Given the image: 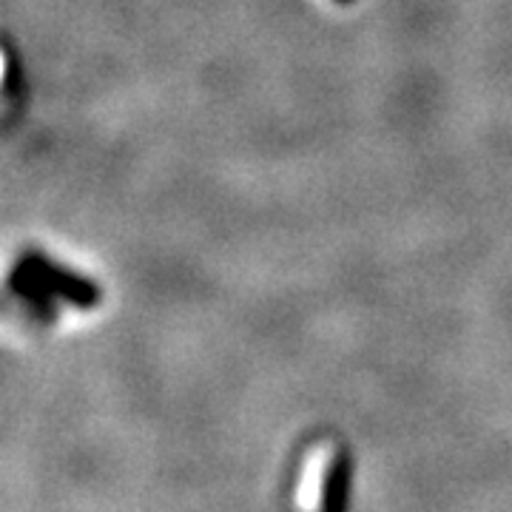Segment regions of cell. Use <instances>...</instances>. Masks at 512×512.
Here are the masks:
<instances>
[{"label": "cell", "mask_w": 512, "mask_h": 512, "mask_svg": "<svg viewBox=\"0 0 512 512\" xmlns=\"http://www.w3.org/2000/svg\"><path fill=\"white\" fill-rule=\"evenodd\" d=\"M333 3H350V0H333Z\"/></svg>", "instance_id": "cell-3"}, {"label": "cell", "mask_w": 512, "mask_h": 512, "mask_svg": "<svg viewBox=\"0 0 512 512\" xmlns=\"http://www.w3.org/2000/svg\"><path fill=\"white\" fill-rule=\"evenodd\" d=\"M353 461L345 447H316L302 476V504L336 510L348 504Z\"/></svg>", "instance_id": "cell-2"}, {"label": "cell", "mask_w": 512, "mask_h": 512, "mask_svg": "<svg viewBox=\"0 0 512 512\" xmlns=\"http://www.w3.org/2000/svg\"><path fill=\"white\" fill-rule=\"evenodd\" d=\"M12 288L20 296H29V299H37V302L40 299H46V302H66V305H74L80 311H86V308H92V305L100 302L97 282L74 274L69 268H60L55 259L40 254L20 259L15 279H12Z\"/></svg>", "instance_id": "cell-1"}]
</instances>
